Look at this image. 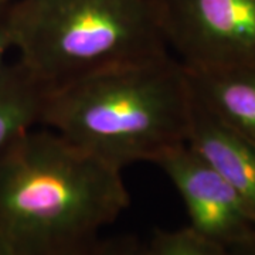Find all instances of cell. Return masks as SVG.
<instances>
[{
  "instance_id": "obj_3",
  "label": "cell",
  "mask_w": 255,
  "mask_h": 255,
  "mask_svg": "<svg viewBox=\"0 0 255 255\" xmlns=\"http://www.w3.org/2000/svg\"><path fill=\"white\" fill-rule=\"evenodd\" d=\"M6 11L17 61L50 90L169 54L156 0H16Z\"/></svg>"
},
{
  "instance_id": "obj_7",
  "label": "cell",
  "mask_w": 255,
  "mask_h": 255,
  "mask_svg": "<svg viewBox=\"0 0 255 255\" xmlns=\"http://www.w3.org/2000/svg\"><path fill=\"white\" fill-rule=\"evenodd\" d=\"M186 71L194 95L220 121L255 146V65Z\"/></svg>"
},
{
  "instance_id": "obj_9",
  "label": "cell",
  "mask_w": 255,
  "mask_h": 255,
  "mask_svg": "<svg viewBox=\"0 0 255 255\" xmlns=\"http://www.w3.org/2000/svg\"><path fill=\"white\" fill-rule=\"evenodd\" d=\"M147 255H230L226 248L203 238L191 228L157 230L146 243Z\"/></svg>"
},
{
  "instance_id": "obj_8",
  "label": "cell",
  "mask_w": 255,
  "mask_h": 255,
  "mask_svg": "<svg viewBox=\"0 0 255 255\" xmlns=\"http://www.w3.org/2000/svg\"><path fill=\"white\" fill-rule=\"evenodd\" d=\"M47 88L20 63L6 64L0 71V155L31 128L40 125Z\"/></svg>"
},
{
  "instance_id": "obj_1",
  "label": "cell",
  "mask_w": 255,
  "mask_h": 255,
  "mask_svg": "<svg viewBox=\"0 0 255 255\" xmlns=\"http://www.w3.org/2000/svg\"><path fill=\"white\" fill-rule=\"evenodd\" d=\"M128 206L121 169L48 128L0 155V244L13 255H77Z\"/></svg>"
},
{
  "instance_id": "obj_6",
  "label": "cell",
  "mask_w": 255,
  "mask_h": 255,
  "mask_svg": "<svg viewBox=\"0 0 255 255\" xmlns=\"http://www.w3.org/2000/svg\"><path fill=\"white\" fill-rule=\"evenodd\" d=\"M186 143L237 190L255 219V146L220 121L193 90Z\"/></svg>"
},
{
  "instance_id": "obj_10",
  "label": "cell",
  "mask_w": 255,
  "mask_h": 255,
  "mask_svg": "<svg viewBox=\"0 0 255 255\" xmlns=\"http://www.w3.org/2000/svg\"><path fill=\"white\" fill-rule=\"evenodd\" d=\"M77 255H147L146 244L130 236L102 238Z\"/></svg>"
},
{
  "instance_id": "obj_14",
  "label": "cell",
  "mask_w": 255,
  "mask_h": 255,
  "mask_svg": "<svg viewBox=\"0 0 255 255\" xmlns=\"http://www.w3.org/2000/svg\"><path fill=\"white\" fill-rule=\"evenodd\" d=\"M0 255H13V254L10 253L7 248H4V247L0 244Z\"/></svg>"
},
{
  "instance_id": "obj_5",
  "label": "cell",
  "mask_w": 255,
  "mask_h": 255,
  "mask_svg": "<svg viewBox=\"0 0 255 255\" xmlns=\"http://www.w3.org/2000/svg\"><path fill=\"white\" fill-rule=\"evenodd\" d=\"M153 163L180 194L194 233L226 250L255 238V219L244 199L187 143Z\"/></svg>"
},
{
  "instance_id": "obj_11",
  "label": "cell",
  "mask_w": 255,
  "mask_h": 255,
  "mask_svg": "<svg viewBox=\"0 0 255 255\" xmlns=\"http://www.w3.org/2000/svg\"><path fill=\"white\" fill-rule=\"evenodd\" d=\"M6 9H7V6L6 7H0V71L6 65L4 58H6L7 53H9V50H13Z\"/></svg>"
},
{
  "instance_id": "obj_13",
  "label": "cell",
  "mask_w": 255,
  "mask_h": 255,
  "mask_svg": "<svg viewBox=\"0 0 255 255\" xmlns=\"http://www.w3.org/2000/svg\"><path fill=\"white\" fill-rule=\"evenodd\" d=\"M16 0H0V7H6V6H9L11 3H14Z\"/></svg>"
},
{
  "instance_id": "obj_12",
  "label": "cell",
  "mask_w": 255,
  "mask_h": 255,
  "mask_svg": "<svg viewBox=\"0 0 255 255\" xmlns=\"http://www.w3.org/2000/svg\"><path fill=\"white\" fill-rule=\"evenodd\" d=\"M227 251L230 253V255H255V238H253L248 243L241 244V246L233 247Z\"/></svg>"
},
{
  "instance_id": "obj_4",
  "label": "cell",
  "mask_w": 255,
  "mask_h": 255,
  "mask_svg": "<svg viewBox=\"0 0 255 255\" xmlns=\"http://www.w3.org/2000/svg\"><path fill=\"white\" fill-rule=\"evenodd\" d=\"M169 48L189 71L255 65V0H156Z\"/></svg>"
},
{
  "instance_id": "obj_2",
  "label": "cell",
  "mask_w": 255,
  "mask_h": 255,
  "mask_svg": "<svg viewBox=\"0 0 255 255\" xmlns=\"http://www.w3.org/2000/svg\"><path fill=\"white\" fill-rule=\"evenodd\" d=\"M190 108L187 71L167 54L50 90L40 125L124 170L186 143Z\"/></svg>"
}]
</instances>
